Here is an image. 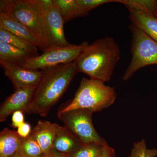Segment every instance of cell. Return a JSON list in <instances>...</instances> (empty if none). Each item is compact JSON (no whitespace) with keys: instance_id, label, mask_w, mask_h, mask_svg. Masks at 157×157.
<instances>
[{"instance_id":"1","label":"cell","mask_w":157,"mask_h":157,"mask_svg":"<svg viewBox=\"0 0 157 157\" xmlns=\"http://www.w3.org/2000/svg\"><path fill=\"white\" fill-rule=\"evenodd\" d=\"M42 71L41 81L26 113L45 117L64 94L78 72L74 62Z\"/></svg>"},{"instance_id":"9","label":"cell","mask_w":157,"mask_h":157,"mask_svg":"<svg viewBox=\"0 0 157 157\" xmlns=\"http://www.w3.org/2000/svg\"><path fill=\"white\" fill-rule=\"evenodd\" d=\"M5 75L11 80L15 90L37 87L41 81L42 71L29 70L18 65L0 61Z\"/></svg>"},{"instance_id":"13","label":"cell","mask_w":157,"mask_h":157,"mask_svg":"<svg viewBox=\"0 0 157 157\" xmlns=\"http://www.w3.org/2000/svg\"><path fill=\"white\" fill-rule=\"evenodd\" d=\"M132 24L157 42V17L140 9L127 6Z\"/></svg>"},{"instance_id":"26","label":"cell","mask_w":157,"mask_h":157,"mask_svg":"<svg viewBox=\"0 0 157 157\" xmlns=\"http://www.w3.org/2000/svg\"><path fill=\"white\" fill-rule=\"evenodd\" d=\"M102 157H116L114 149L109 146L105 140L103 144Z\"/></svg>"},{"instance_id":"7","label":"cell","mask_w":157,"mask_h":157,"mask_svg":"<svg viewBox=\"0 0 157 157\" xmlns=\"http://www.w3.org/2000/svg\"><path fill=\"white\" fill-rule=\"evenodd\" d=\"M94 112L86 109L59 111L58 118L83 144L101 143L104 140L98 134L93 125Z\"/></svg>"},{"instance_id":"3","label":"cell","mask_w":157,"mask_h":157,"mask_svg":"<svg viewBox=\"0 0 157 157\" xmlns=\"http://www.w3.org/2000/svg\"><path fill=\"white\" fill-rule=\"evenodd\" d=\"M116 98L114 87L99 80L83 78L73 100L59 111L86 109L97 112L111 106Z\"/></svg>"},{"instance_id":"21","label":"cell","mask_w":157,"mask_h":157,"mask_svg":"<svg viewBox=\"0 0 157 157\" xmlns=\"http://www.w3.org/2000/svg\"><path fill=\"white\" fill-rule=\"evenodd\" d=\"M117 2L140 9L154 16L157 8L155 0H117Z\"/></svg>"},{"instance_id":"6","label":"cell","mask_w":157,"mask_h":157,"mask_svg":"<svg viewBox=\"0 0 157 157\" xmlns=\"http://www.w3.org/2000/svg\"><path fill=\"white\" fill-rule=\"evenodd\" d=\"M88 45L85 41L79 45L70 44L64 47L47 48L41 54L30 58L19 66L29 70H44L73 63Z\"/></svg>"},{"instance_id":"2","label":"cell","mask_w":157,"mask_h":157,"mask_svg":"<svg viewBox=\"0 0 157 157\" xmlns=\"http://www.w3.org/2000/svg\"><path fill=\"white\" fill-rule=\"evenodd\" d=\"M120 58L117 43L111 37L106 36L89 44L74 63L78 73L105 82L110 80Z\"/></svg>"},{"instance_id":"8","label":"cell","mask_w":157,"mask_h":157,"mask_svg":"<svg viewBox=\"0 0 157 157\" xmlns=\"http://www.w3.org/2000/svg\"><path fill=\"white\" fill-rule=\"evenodd\" d=\"M64 23L60 11L54 2L53 6L44 12L47 48L64 47L70 45L65 37Z\"/></svg>"},{"instance_id":"22","label":"cell","mask_w":157,"mask_h":157,"mask_svg":"<svg viewBox=\"0 0 157 157\" xmlns=\"http://www.w3.org/2000/svg\"><path fill=\"white\" fill-rule=\"evenodd\" d=\"M157 155V149L147 148L146 141L142 139L133 144L130 157H155Z\"/></svg>"},{"instance_id":"14","label":"cell","mask_w":157,"mask_h":157,"mask_svg":"<svg viewBox=\"0 0 157 157\" xmlns=\"http://www.w3.org/2000/svg\"><path fill=\"white\" fill-rule=\"evenodd\" d=\"M83 143L66 127H59L53 149L63 154L70 155L81 147Z\"/></svg>"},{"instance_id":"10","label":"cell","mask_w":157,"mask_h":157,"mask_svg":"<svg viewBox=\"0 0 157 157\" xmlns=\"http://www.w3.org/2000/svg\"><path fill=\"white\" fill-rule=\"evenodd\" d=\"M36 88L29 87L15 90L1 104L0 121H5L9 116L16 111L26 113Z\"/></svg>"},{"instance_id":"28","label":"cell","mask_w":157,"mask_h":157,"mask_svg":"<svg viewBox=\"0 0 157 157\" xmlns=\"http://www.w3.org/2000/svg\"><path fill=\"white\" fill-rule=\"evenodd\" d=\"M11 157H22L19 154H18L17 153H16L15 154H14V155L12 156H11Z\"/></svg>"},{"instance_id":"27","label":"cell","mask_w":157,"mask_h":157,"mask_svg":"<svg viewBox=\"0 0 157 157\" xmlns=\"http://www.w3.org/2000/svg\"><path fill=\"white\" fill-rule=\"evenodd\" d=\"M43 157H68L67 155L59 153L53 149L47 154L44 155Z\"/></svg>"},{"instance_id":"18","label":"cell","mask_w":157,"mask_h":157,"mask_svg":"<svg viewBox=\"0 0 157 157\" xmlns=\"http://www.w3.org/2000/svg\"><path fill=\"white\" fill-rule=\"evenodd\" d=\"M60 11L64 22L76 17L85 16L76 0H53Z\"/></svg>"},{"instance_id":"16","label":"cell","mask_w":157,"mask_h":157,"mask_svg":"<svg viewBox=\"0 0 157 157\" xmlns=\"http://www.w3.org/2000/svg\"><path fill=\"white\" fill-rule=\"evenodd\" d=\"M32 57L33 56L25 51L0 41V61L20 66Z\"/></svg>"},{"instance_id":"5","label":"cell","mask_w":157,"mask_h":157,"mask_svg":"<svg viewBox=\"0 0 157 157\" xmlns=\"http://www.w3.org/2000/svg\"><path fill=\"white\" fill-rule=\"evenodd\" d=\"M130 29L132 36V58L123 77L124 81L128 80L141 68L157 65L156 41L133 24L130 26Z\"/></svg>"},{"instance_id":"20","label":"cell","mask_w":157,"mask_h":157,"mask_svg":"<svg viewBox=\"0 0 157 157\" xmlns=\"http://www.w3.org/2000/svg\"><path fill=\"white\" fill-rule=\"evenodd\" d=\"M104 140L101 143L83 144L76 151L67 156L68 157H102Z\"/></svg>"},{"instance_id":"11","label":"cell","mask_w":157,"mask_h":157,"mask_svg":"<svg viewBox=\"0 0 157 157\" xmlns=\"http://www.w3.org/2000/svg\"><path fill=\"white\" fill-rule=\"evenodd\" d=\"M59 126L48 121H39L32 130L31 134L39 144L44 155L53 149Z\"/></svg>"},{"instance_id":"19","label":"cell","mask_w":157,"mask_h":157,"mask_svg":"<svg viewBox=\"0 0 157 157\" xmlns=\"http://www.w3.org/2000/svg\"><path fill=\"white\" fill-rule=\"evenodd\" d=\"M17 153L22 157H43L45 155L31 134L26 138H23Z\"/></svg>"},{"instance_id":"15","label":"cell","mask_w":157,"mask_h":157,"mask_svg":"<svg viewBox=\"0 0 157 157\" xmlns=\"http://www.w3.org/2000/svg\"><path fill=\"white\" fill-rule=\"evenodd\" d=\"M23 138L16 131L3 129L0 133V157H11L15 154Z\"/></svg>"},{"instance_id":"4","label":"cell","mask_w":157,"mask_h":157,"mask_svg":"<svg viewBox=\"0 0 157 157\" xmlns=\"http://www.w3.org/2000/svg\"><path fill=\"white\" fill-rule=\"evenodd\" d=\"M0 13L11 14L25 25L39 39L43 51L47 49L44 12L36 0H1Z\"/></svg>"},{"instance_id":"29","label":"cell","mask_w":157,"mask_h":157,"mask_svg":"<svg viewBox=\"0 0 157 157\" xmlns=\"http://www.w3.org/2000/svg\"><path fill=\"white\" fill-rule=\"evenodd\" d=\"M155 17H157V8L156 11L155 13Z\"/></svg>"},{"instance_id":"23","label":"cell","mask_w":157,"mask_h":157,"mask_svg":"<svg viewBox=\"0 0 157 157\" xmlns=\"http://www.w3.org/2000/svg\"><path fill=\"white\" fill-rule=\"evenodd\" d=\"M78 7L85 16L89 12L98 6L104 4L112 2H117V0H76Z\"/></svg>"},{"instance_id":"12","label":"cell","mask_w":157,"mask_h":157,"mask_svg":"<svg viewBox=\"0 0 157 157\" xmlns=\"http://www.w3.org/2000/svg\"><path fill=\"white\" fill-rule=\"evenodd\" d=\"M0 29L12 33L17 36L25 39L43 50L41 42L36 36L28 28L11 14L0 13Z\"/></svg>"},{"instance_id":"24","label":"cell","mask_w":157,"mask_h":157,"mask_svg":"<svg viewBox=\"0 0 157 157\" xmlns=\"http://www.w3.org/2000/svg\"><path fill=\"white\" fill-rule=\"evenodd\" d=\"M24 115L22 111H17L12 114L11 126L17 128L24 123Z\"/></svg>"},{"instance_id":"25","label":"cell","mask_w":157,"mask_h":157,"mask_svg":"<svg viewBox=\"0 0 157 157\" xmlns=\"http://www.w3.org/2000/svg\"><path fill=\"white\" fill-rule=\"evenodd\" d=\"M17 129V132L18 135L23 138L28 137L32 132L30 124L27 123H24Z\"/></svg>"},{"instance_id":"17","label":"cell","mask_w":157,"mask_h":157,"mask_svg":"<svg viewBox=\"0 0 157 157\" xmlns=\"http://www.w3.org/2000/svg\"><path fill=\"white\" fill-rule=\"evenodd\" d=\"M0 41L25 51L34 56L39 55L37 53V47L35 45L25 39L2 29H0Z\"/></svg>"}]
</instances>
